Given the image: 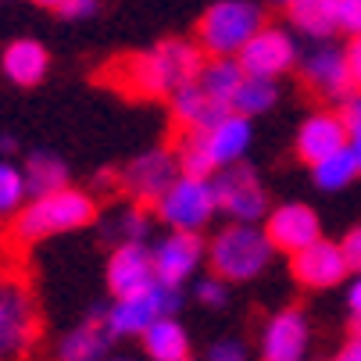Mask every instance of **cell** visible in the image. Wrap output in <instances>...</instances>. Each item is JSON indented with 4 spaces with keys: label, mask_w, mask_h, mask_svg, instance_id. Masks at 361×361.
<instances>
[{
    "label": "cell",
    "mask_w": 361,
    "mask_h": 361,
    "mask_svg": "<svg viewBox=\"0 0 361 361\" xmlns=\"http://www.w3.org/2000/svg\"><path fill=\"white\" fill-rule=\"evenodd\" d=\"M97 219V204L86 190L75 186H61V190H50L32 197L29 204H22V212L15 215V240L18 243H39L47 236H58V233H72L82 229Z\"/></svg>",
    "instance_id": "obj_1"
},
{
    "label": "cell",
    "mask_w": 361,
    "mask_h": 361,
    "mask_svg": "<svg viewBox=\"0 0 361 361\" xmlns=\"http://www.w3.org/2000/svg\"><path fill=\"white\" fill-rule=\"evenodd\" d=\"M272 254L276 247L265 229H257L254 222H233L212 240L208 262L215 276H222L226 283H247L269 269Z\"/></svg>",
    "instance_id": "obj_2"
},
{
    "label": "cell",
    "mask_w": 361,
    "mask_h": 361,
    "mask_svg": "<svg viewBox=\"0 0 361 361\" xmlns=\"http://www.w3.org/2000/svg\"><path fill=\"white\" fill-rule=\"evenodd\" d=\"M265 25L262 8L250 0H219L200 18V50H208L212 58H236L247 47V39Z\"/></svg>",
    "instance_id": "obj_3"
},
{
    "label": "cell",
    "mask_w": 361,
    "mask_h": 361,
    "mask_svg": "<svg viewBox=\"0 0 361 361\" xmlns=\"http://www.w3.org/2000/svg\"><path fill=\"white\" fill-rule=\"evenodd\" d=\"M154 204H158L161 222L179 233H200L219 212V197H215L212 179H197V176H176V183Z\"/></svg>",
    "instance_id": "obj_4"
},
{
    "label": "cell",
    "mask_w": 361,
    "mask_h": 361,
    "mask_svg": "<svg viewBox=\"0 0 361 361\" xmlns=\"http://www.w3.org/2000/svg\"><path fill=\"white\" fill-rule=\"evenodd\" d=\"M176 307H179V286H169V283L158 279V283H150L140 293L115 297L104 322H108L111 336H143L154 322L172 315Z\"/></svg>",
    "instance_id": "obj_5"
},
{
    "label": "cell",
    "mask_w": 361,
    "mask_h": 361,
    "mask_svg": "<svg viewBox=\"0 0 361 361\" xmlns=\"http://www.w3.org/2000/svg\"><path fill=\"white\" fill-rule=\"evenodd\" d=\"M212 186H215V197H219V208L233 219V222H257L269 215V197H265V186L257 179L254 169L247 165H226L212 176Z\"/></svg>",
    "instance_id": "obj_6"
},
{
    "label": "cell",
    "mask_w": 361,
    "mask_h": 361,
    "mask_svg": "<svg viewBox=\"0 0 361 361\" xmlns=\"http://www.w3.org/2000/svg\"><path fill=\"white\" fill-rule=\"evenodd\" d=\"M36 340V307L22 283H0V361L22 357Z\"/></svg>",
    "instance_id": "obj_7"
},
{
    "label": "cell",
    "mask_w": 361,
    "mask_h": 361,
    "mask_svg": "<svg viewBox=\"0 0 361 361\" xmlns=\"http://www.w3.org/2000/svg\"><path fill=\"white\" fill-rule=\"evenodd\" d=\"M240 68L247 75H265V79H279L283 72H290L297 65V43L286 29H276V25H262L247 47L236 54Z\"/></svg>",
    "instance_id": "obj_8"
},
{
    "label": "cell",
    "mask_w": 361,
    "mask_h": 361,
    "mask_svg": "<svg viewBox=\"0 0 361 361\" xmlns=\"http://www.w3.org/2000/svg\"><path fill=\"white\" fill-rule=\"evenodd\" d=\"M293 257V279L307 290H329V286H340L350 272L347 257H343V247L333 243V240H315L307 243L304 250L290 254Z\"/></svg>",
    "instance_id": "obj_9"
},
{
    "label": "cell",
    "mask_w": 361,
    "mask_h": 361,
    "mask_svg": "<svg viewBox=\"0 0 361 361\" xmlns=\"http://www.w3.org/2000/svg\"><path fill=\"white\" fill-rule=\"evenodd\" d=\"M307 343H312V326L304 312L286 307V312H276L262 329V361H304Z\"/></svg>",
    "instance_id": "obj_10"
},
{
    "label": "cell",
    "mask_w": 361,
    "mask_h": 361,
    "mask_svg": "<svg viewBox=\"0 0 361 361\" xmlns=\"http://www.w3.org/2000/svg\"><path fill=\"white\" fill-rule=\"evenodd\" d=\"M150 254H154V272H158V279L169 283V286H179L183 279H190L200 269V262H204L208 250H204V240L197 233L172 229Z\"/></svg>",
    "instance_id": "obj_11"
},
{
    "label": "cell",
    "mask_w": 361,
    "mask_h": 361,
    "mask_svg": "<svg viewBox=\"0 0 361 361\" xmlns=\"http://www.w3.org/2000/svg\"><path fill=\"white\" fill-rule=\"evenodd\" d=\"M265 233L272 240L276 250H286V254H297L304 250L307 243H315L322 236V226H319V215L307 208V204H279L276 212L265 215Z\"/></svg>",
    "instance_id": "obj_12"
},
{
    "label": "cell",
    "mask_w": 361,
    "mask_h": 361,
    "mask_svg": "<svg viewBox=\"0 0 361 361\" xmlns=\"http://www.w3.org/2000/svg\"><path fill=\"white\" fill-rule=\"evenodd\" d=\"M179 176L176 154L172 150H147L140 158H133V165L122 172V186L136 197V200H158Z\"/></svg>",
    "instance_id": "obj_13"
},
{
    "label": "cell",
    "mask_w": 361,
    "mask_h": 361,
    "mask_svg": "<svg viewBox=\"0 0 361 361\" xmlns=\"http://www.w3.org/2000/svg\"><path fill=\"white\" fill-rule=\"evenodd\" d=\"M347 143H350V129L343 126L340 111H315L297 129V154L307 165H315V161L329 158V154L343 150Z\"/></svg>",
    "instance_id": "obj_14"
},
{
    "label": "cell",
    "mask_w": 361,
    "mask_h": 361,
    "mask_svg": "<svg viewBox=\"0 0 361 361\" xmlns=\"http://www.w3.org/2000/svg\"><path fill=\"white\" fill-rule=\"evenodd\" d=\"M158 283L154 272V254L143 243H118V250L108 257V290L115 297H129Z\"/></svg>",
    "instance_id": "obj_15"
},
{
    "label": "cell",
    "mask_w": 361,
    "mask_h": 361,
    "mask_svg": "<svg viewBox=\"0 0 361 361\" xmlns=\"http://www.w3.org/2000/svg\"><path fill=\"white\" fill-rule=\"evenodd\" d=\"M300 75L315 93L333 97V100H343L354 90L350 75H347V58H343V50H336V47L312 50V54L304 58V65H300Z\"/></svg>",
    "instance_id": "obj_16"
},
{
    "label": "cell",
    "mask_w": 361,
    "mask_h": 361,
    "mask_svg": "<svg viewBox=\"0 0 361 361\" xmlns=\"http://www.w3.org/2000/svg\"><path fill=\"white\" fill-rule=\"evenodd\" d=\"M108 343H111V329L104 315L93 312L82 326L65 333V340L58 343V361H104Z\"/></svg>",
    "instance_id": "obj_17"
},
{
    "label": "cell",
    "mask_w": 361,
    "mask_h": 361,
    "mask_svg": "<svg viewBox=\"0 0 361 361\" xmlns=\"http://www.w3.org/2000/svg\"><path fill=\"white\" fill-rule=\"evenodd\" d=\"M154 58H158V68H161V79H165V90L176 93L179 86L193 82L204 68V54L200 47L186 43V39H165L161 47H154Z\"/></svg>",
    "instance_id": "obj_18"
},
{
    "label": "cell",
    "mask_w": 361,
    "mask_h": 361,
    "mask_svg": "<svg viewBox=\"0 0 361 361\" xmlns=\"http://www.w3.org/2000/svg\"><path fill=\"white\" fill-rule=\"evenodd\" d=\"M254 140V129H250V118L247 115H236V111H226L212 129H208V147H212V158L219 169L226 165H236L247 147Z\"/></svg>",
    "instance_id": "obj_19"
},
{
    "label": "cell",
    "mask_w": 361,
    "mask_h": 361,
    "mask_svg": "<svg viewBox=\"0 0 361 361\" xmlns=\"http://www.w3.org/2000/svg\"><path fill=\"white\" fill-rule=\"evenodd\" d=\"M226 111L229 108H222L219 100H212L208 93L197 86V79L172 93V115H176V122L183 129H212Z\"/></svg>",
    "instance_id": "obj_20"
},
{
    "label": "cell",
    "mask_w": 361,
    "mask_h": 361,
    "mask_svg": "<svg viewBox=\"0 0 361 361\" xmlns=\"http://www.w3.org/2000/svg\"><path fill=\"white\" fill-rule=\"evenodd\" d=\"M4 75L15 82V86H36L47 68H50V54H47V47L36 43V39H15L8 43L4 50Z\"/></svg>",
    "instance_id": "obj_21"
},
{
    "label": "cell",
    "mask_w": 361,
    "mask_h": 361,
    "mask_svg": "<svg viewBox=\"0 0 361 361\" xmlns=\"http://www.w3.org/2000/svg\"><path fill=\"white\" fill-rule=\"evenodd\" d=\"M140 340H143L147 357H154V361H186V354H190V336L172 315L158 319Z\"/></svg>",
    "instance_id": "obj_22"
},
{
    "label": "cell",
    "mask_w": 361,
    "mask_h": 361,
    "mask_svg": "<svg viewBox=\"0 0 361 361\" xmlns=\"http://www.w3.org/2000/svg\"><path fill=\"white\" fill-rule=\"evenodd\" d=\"M176 165L179 176H197V179H212L219 172L212 147H208V129H183L179 143H176Z\"/></svg>",
    "instance_id": "obj_23"
},
{
    "label": "cell",
    "mask_w": 361,
    "mask_h": 361,
    "mask_svg": "<svg viewBox=\"0 0 361 361\" xmlns=\"http://www.w3.org/2000/svg\"><path fill=\"white\" fill-rule=\"evenodd\" d=\"M243 75L247 72L240 68L236 58H212V61H204V68L197 75V86L208 93L212 100H219L222 108H229L236 90H240V82H243Z\"/></svg>",
    "instance_id": "obj_24"
},
{
    "label": "cell",
    "mask_w": 361,
    "mask_h": 361,
    "mask_svg": "<svg viewBox=\"0 0 361 361\" xmlns=\"http://www.w3.org/2000/svg\"><path fill=\"white\" fill-rule=\"evenodd\" d=\"M286 11H290L293 29L304 36L326 39V36H333V29H340L336 25V0H293Z\"/></svg>",
    "instance_id": "obj_25"
},
{
    "label": "cell",
    "mask_w": 361,
    "mask_h": 361,
    "mask_svg": "<svg viewBox=\"0 0 361 361\" xmlns=\"http://www.w3.org/2000/svg\"><path fill=\"white\" fill-rule=\"evenodd\" d=\"M276 100H279V79H265V75H243V82H240V90H236V97H233L229 111L254 118V115H265V111H272V108H276Z\"/></svg>",
    "instance_id": "obj_26"
},
{
    "label": "cell",
    "mask_w": 361,
    "mask_h": 361,
    "mask_svg": "<svg viewBox=\"0 0 361 361\" xmlns=\"http://www.w3.org/2000/svg\"><path fill=\"white\" fill-rule=\"evenodd\" d=\"M22 172H25V186H29L32 197L68 186V169H65V161L58 158V154H32Z\"/></svg>",
    "instance_id": "obj_27"
},
{
    "label": "cell",
    "mask_w": 361,
    "mask_h": 361,
    "mask_svg": "<svg viewBox=\"0 0 361 361\" xmlns=\"http://www.w3.org/2000/svg\"><path fill=\"white\" fill-rule=\"evenodd\" d=\"M357 172H361V165H357V158L350 154V147H343V150H336V154H329V158H322V161L312 165V176H315V183L322 190H343V186L354 183Z\"/></svg>",
    "instance_id": "obj_28"
},
{
    "label": "cell",
    "mask_w": 361,
    "mask_h": 361,
    "mask_svg": "<svg viewBox=\"0 0 361 361\" xmlns=\"http://www.w3.org/2000/svg\"><path fill=\"white\" fill-rule=\"evenodd\" d=\"M25 172H18L11 161H0V219L4 215H18L25 204Z\"/></svg>",
    "instance_id": "obj_29"
},
{
    "label": "cell",
    "mask_w": 361,
    "mask_h": 361,
    "mask_svg": "<svg viewBox=\"0 0 361 361\" xmlns=\"http://www.w3.org/2000/svg\"><path fill=\"white\" fill-rule=\"evenodd\" d=\"M111 233L118 236V243H143V236H147V215H143L140 208L115 212Z\"/></svg>",
    "instance_id": "obj_30"
},
{
    "label": "cell",
    "mask_w": 361,
    "mask_h": 361,
    "mask_svg": "<svg viewBox=\"0 0 361 361\" xmlns=\"http://www.w3.org/2000/svg\"><path fill=\"white\" fill-rule=\"evenodd\" d=\"M197 300L200 304H208V307H222L229 300V283L222 276H208V279H200L197 283Z\"/></svg>",
    "instance_id": "obj_31"
},
{
    "label": "cell",
    "mask_w": 361,
    "mask_h": 361,
    "mask_svg": "<svg viewBox=\"0 0 361 361\" xmlns=\"http://www.w3.org/2000/svg\"><path fill=\"white\" fill-rule=\"evenodd\" d=\"M336 25L350 36H361V0H336Z\"/></svg>",
    "instance_id": "obj_32"
},
{
    "label": "cell",
    "mask_w": 361,
    "mask_h": 361,
    "mask_svg": "<svg viewBox=\"0 0 361 361\" xmlns=\"http://www.w3.org/2000/svg\"><path fill=\"white\" fill-rule=\"evenodd\" d=\"M340 118H343V126H347L350 133H357V129H361V90H350V93L343 97Z\"/></svg>",
    "instance_id": "obj_33"
},
{
    "label": "cell",
    "mask_w": 361,
    "mask_h": 361,
    "mask_svg": "<svg viewBox=\"0 0 361 361\" xmlns=\"http://www.w3.org/2000/svg\"><path fill=\"white\" fill-rule=\"evenodd\" d=\"M208 361H247V347L240 340H219L208 350Z\"/></svg>",
    "instance_id": "obj_34"
},
{
    "label": "cell",
    "mask_w": 361,
    "mask_h": 361,
    "mask_svg": "<svg viewBox=\"0 0 361 361\" xmlns=\"http://www.w3.org/2000/svg\"><path fill=\"white\" fill-rule=\"evenodd\" d=\"M340 247H343V257H347L350 272H361V226H354V229L340 240Z\"/></svg>",
    "instance_id": "obj_35"
},
{
    "label": "cell",
    "mask_w": 361,
    "mask_h": 361,
    "mask_svg": "<svg viewBox=\"0 0 361 361\" xmlns=\"http://www.w3.org/2000/svg\"><path fill=\"white\" fill-rule=\"evenodd\" d=\"M343 58H347V75H350V86L361 90V36L350 39V47L343 50Z\"/></svg>",
    "instance_id": "obj_36"
},
{
    "label": "cell",
    "mask_w": 361,
    "mask_h": 361,
    "mask_svg": "<svg viewBox=\"0 0 361 361\" xmlns=\"http://www.w3.org/2000/svg\"><path fill=\"white\" fill-rule=\"evenodd\" d=\"M58 11L65 18H90V15H97V0H65Z\"/></svg>",
    "instance_id": "obj_37"
},
{
    "label": "cell",
    "mask_w": 361,
    "mask_h": 361,
    "mask_svg": "<svg viewBox=\"0 0 361 361\" xmlns=\"http://www.w3.org/2000/svg\"><path fill=\"white\" fill-rule=\"evenodd\" d=\"M347 312H350L354 326L361 329V272L354 276V283H350V290H347Z\"/></svg>",
    "instance_id": "obj_38"
},
{
    "label": "cell",
    "mask_w": 361,
    "mask_h": 361,
    "mask_svg": "<svg viewBox=\"0 0 361 361\" xmlns=\"http://www.w3.org/2000/svg\"><path fill=\"white\" fill-rule=\"evenodd\" d=\"M333 361H361V333H357L350 343H343V350H340Z\"/></svg>",
    "instance_id": "obj_39"
},
{
    "label": "cell",
    "mask_w": 361,
    "mask_h": 361,
    "mask_svg": "<svg viewBox=\"0 0 361 361\" xmlns=\"http://www.w3.org/2000/svg\"><path fill=\"white\" fill-rule=\"evenodd\" d=\"M347 147H350V154H354L357 165H361V129H357V133H350V143H347Z\"/></svg>",
    "instance_id": "obj_40"
},
{
    "label": "cell",
    "mask_w": 361,
    "mask_h": 361,
    "mask_svg": "<svg viewBox=\"0 0 361 361\" xmlns=\"http://www.w3.org/2000/svg\"><path fill=\"white\" fill-rule=\"evenodd\" d=\"M32 4H39V8H61L65 0H32Z\"/></svg>",
    "instance_id": "obj_41"
},
{
    "label": "cell",
    "mask_w": 361,
    "mask_h": 361,
    "mask_svg": "<svg viewBox=\"0 0 361 361\" xmlns=\"http://www.w3.org/2000/svg\"><path fill=\"white\" fill-rule=\"evenodd\" d=\"M269 4H276V8H290L293 0H269Z\"/></svg>",
    "instance_id": "obj_42"
},
{
    "label": "cell",
    "mask_w": 361,
    "mask_h": 361,
    "mask_svg": "<svg viewBox=\"0 0 361 361\" xmlns=\"http://www.w3.org/2000/svg\"><path fill=\"white\" fill-rule=\"evenodd\" d=\"M111 361H133V357H111Z\"/></svg>",
    "instance_id": "obj_43"
}]
</instances>
